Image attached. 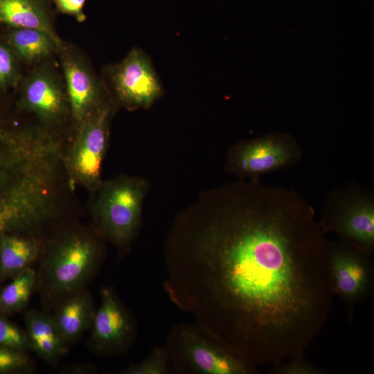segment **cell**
Returning a JSON list of instances; mask_svg holds the SVG:
<instances>
[{"instance_id":"cell-12","label":"cell","mask_w":374,"mask_h":374,"mask_svg":"<svg viewBox=\"0 0 374 374\" xmlns=\"http://www.w3.org/2000/svg\"><path fill=\"white\" fill-rule=\"evenodd\" d=\"M100 299L89 329L87 344L101 356L125 353L134 339L136 326L133 317L112 289L102 287Z\"/></svg>"},{"instance_id":"cell-4","label":"cell","mask_w":374,"mask_h":374,"mask_svg":"<svg viewBox=\"0 0 374 374\" xmlns=\"http://www.w3.org/2000/svg\"><path fill=\"white\" fill-rule=\"evenodd\" d=\"M116 103L109 96L80 125L63 148V163L70 187L80 186L89 193L102 184L101 168L109 141L110 123Z\"/></svg>"},{"instance_id":"cell-18","label":"cell","mask_w":374,"mask_h":374,"mask_svg":"<svg viewBox=\"0 0 374 374\" xmlns=\"http://www.w3.org/2000/svg\"><path fill=\"white\" fill-rule=\"evenodd\" d=\"M36 291V272L32 267L12 278L0 291V316L24 309Z\"/></svg>"},{"instance_id":"cell-14","label":"cell","mask_w":374,"mask_h":374,"mask_svg":"<svg viewBox=\"0 0 374 374\" xmlns=\"http://www.w3.org/2000/svg\"><path fill=\"white\" fill-rule=\"evenodd\" d=\"M25 331L30 350L49 364H55L68 350V344L57 330L51 312L30 309L24 314Z\"/></svg>"},{"instance_id":"cell-24","label":"cell","mask_w":374,"mask_h":374,"mask_svg":"<svg viewBox=\"0 0 374 374\" xmlns=\"http://www.w3.org/2000/svg\"><path fill=\"white\" fill-rule=\"evenodd\" d=\"M53 3L57 12L73 17L79 23L87 20L84 12L86 0H53Z\"/></svg>"},{"instance_id":"cell-1","label":"cell","mask_w":374,"mask_h":374,"mask_svg":"<svg viewBox=\"0 0 374 374\" xmlns=\"http://www.w3.org/2000/svg\"><path fill=\"white\" fill-rule=\"evenodd\" d=\"M328 241L297 191L238 179L177 216L164 290L208 337L256 366L277 364L304 355L327 321Z\"/></svg>"},{"instance_id":"cell-3","label":"cell","mask_w":374,"mask_h":374,"mask_svg":"<svg viewBox=\"0 0 374 374\" xmlns=\"http://www.w3.org/2000/svg\"><path fill=\"white\" fill-rule=\"evenodd\" d=\"M148 184L141 177L121 175L102 182L91 193V226L125 254L141 222L143 202Z\"/></svg>"},{"instance_id":"cell-10","label":"cell","mask_w":374,"mask_h":374,"mask_svg":"<svg viewBox=\"0 0 374 374\" xmlns=\"http://www.w3.org/2000/svg\"><path fill=\"white\" fill-rule=\"evenodd\" d=\"M109 96L116 105L130 110L148 109L163 93L150 60L134 48L120 62L105 69Z\"/></svg>"},{"instance_id":"cell-13","label":"cell","mask_w":374,"mask_h":374,"mask_svg":"<svg viewBox=\"0 0 374 374\" xmlns=\"http://www.w3.org/2000/svg\"><path fill=\"white\" fill-rule=\"evenodd\" d=\"M93 300L86 288L60 303L52 312V321L69 344L89 330L95 314Z\"/></svg>"},{"instance_id":"cell-22","label":"cell","mask_w":374,"mask_h":374,"mask_svg":"<svg viewBox=\"0 0 374 374\" xmlns=\"http://www.w3.org/2000/svg\"><path fill=\"white\" fill-rule=\"evenodd\" d=\"M0 346L24 352L30 350L26 331L3 316H0Z\"/></svg>"},{"instance_id":"cell-7","label":"cell","mask_w":374,"mask_h":374,"mask_svg":"<svg viewBox=\"0 0 374 374\" xmlns=\"http://www.w3.org/2000/svg\"><path fill=\"white\" fill-rule=\"evenodd\" d=\"M168 352L180 371L201 374H252L256 366L189 326L175 328Z\"/></svg>"},{"instance_id":"cell-25","label":"cell","mask_w":374,"mask_h":374,"mask_svg":"<svg viewBox=\"0 0 374 374\" xmlns=\"http://www.w3.org/2000/svg\"><path fill=\"white\" fill-rule=\"evenodd\" d=\"M62 371L68 373L87 374L93 373V371H96V368L91 365L79 364L67 366L65 369H63Z\"/></svg>"},{"instance_id":"cell-11","label":"cell","mask_w":374,"mask_h":374,"mask_svg":"<svg viewBox=\"0 0 374 374\" xmlns=\"http://www.w3.org/2000/svg\"><path fill=\"white\" fill-rule=\"evenodd\" d=\"M57 55L69 98L73 129L89 116L109 95L104 82L73 46L63 41Z\"/></svg>"},{"instance_id":"cell-8","label":"cell","mask_w":374,"mask_h":374,"mask_svg":"<svg viewBox=\"0 0 374 374\" xmlns=\"http://www.w3.org/2000/svg\"><path fill=\"white\" fill-rule=\"evenodd\" d=\"M51 60L32 66L21 78L20 105L42 127L57 134V130L71 122V112L62 74Z\"/></svg>"},{"instance_id":"cell-6","label":"cell","mask_w":374,"mask_h":374,"mask_svg":"<svg viewBox=\"0 0 374 374\" xmlns=\"http://www.w3.org/2000/svg\"><path fill=\"white\" fill-rule=\"evenodd\" d=\"M302 157L301 147L292 134L271 132L229 148L225 170L238 179L260 180L264 175L295 166Z\"/></svg>"},{"instance_id":"cell-23","label":"cell","mask_w":374,"mask_h":374,"mask_svg":"<svg viewBox=\"0 0 374 374\" xmlns=\"http://www.w3.org/2000/svg\"><path fill=\"white\" fill-rule=\"evenodd\" d=\"M303 356L294 357L274 365L272 373L276 374H322L326 373L323 370L306 361Z\"/></svg>"},{"instance_id":"cell-9","label":"cell","mask_w":374,"mask_h":374,"mask_svg":"<svg viewBox=\"0 0 374 374\" xmlns=\"http://www.w3.org/2000/svg\"><path fill=\"white\" fill-rule=\"evenodd\" d=\"M371 255L340 240L328 241L327 267L331 293L346 305L348 315L371 294Z\"/></svg>"},{"instance_id":"cell-15","label":"cell","mask_w":374,"mask_h":374,"mask_svg":"<svg viewBox=\"0 0 374 374\" xmlns=\"http://www.w3.org/2000/svg\"><path fill=\"white\" fill-rule=\"evenodd\" d=\"M39 29L60 38L50 0H0V25Z\"/></svg>"},{"instance_id":"cell-21","label":"cell","mask_w":374,"mask_h":374,"mask_svg":"<svg viewBox=\"0 0 374 374\" xmlns=\"http://www.w3.org/2000/svg\"><path fill=\"white\" fill-rule=\"evenodd\" d=\"M33 370V363L25 352L0 346V374L30 373Z\"/></svg>"},{"instance_id":"cell-19","label":"cell","mask_w":374,"mask_h":374,"mask_svg":"<svg viewBox=\"0 0 374 374\" xmlns=\"http://www.w3.org/2000/svg\"><path fill=\"white\" fill-rule=\"evenodd\" d=\"M169 352L168 350L154 348L143 361L130 365L124 374H164L168 371Z\"/></svg>"},{"instance_id":"cell-5","label":"cell","mask_w":374,"mask_h":374,"mask_svg":"<svg viewBox=\"0 0 374 374\" xmlns=\"http://www.w3.org/2000/svg\"><path fill=\"white\" fill-rule=\"evenodd\" d=\"M319 225L323 232L372 255L374 251V194L355 182L332 190L325 199Z\"/></svg>"},{"instance_id":"cell-2","label":"cell","mask_w":374,"mask_h":374,"mask_svg":"<svg viewBox=\"0 0 374 374\" xmlns=\"http://www.w3.org/2000/svg\"><path fill=\"white\" fill-rule=\"evenodd\" d=\"M106 240L91 226L63 222L43 240L37 260L36 291L42 309L87 288L105 258Z\"/></svg>"},{"instance_id":"cell-20","label":"cell","mask_w":374,"mask_h":374,"mask_svg":"<svg viewBox=\"0 0 374 374\" xmlns=\"http://www.w3.org/2000/svg\"><path fill=\"white\" fill-rule=\"evenodd\" d=\"M19 62L10 46L0 42V89L15 86L21 81Z\"/></svg>"},{"instance_id":"cell-16","label":"cell","mask_w":374,"mask_h":374,"mask_svg":"<svg viewBox=\"0 0 374 374\" xmlns=\"http://www.w3.org/2000/svg\"><path fill=\"white\" fill-rule=\"evenodd\" d=\"M62 43L61 38L39 29L12 28L6 44L20 62L34 66L57 55Z\"/></svg>"},{"instance_id":"cell-17","label":"cell","mask_w":374,"mask_h":374,"mask_svg":"<svg viewBox=\"0 0 374 374\" xmlns=\"http://www.w3.org/2000/svg\"><path fill=\"white\" fill-rule=\"evenodd\" d=\"M42 240L21 234L0 233V283L15 278L37 262Z\"/></svg>"}]
</instances>
